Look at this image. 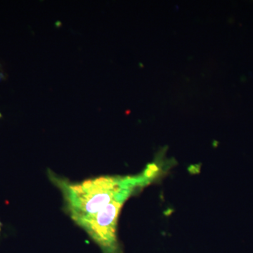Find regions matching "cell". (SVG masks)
<instances>
[{
    "label": "cell",
    "instance_id": "1",
    "mask_svg": "<svg viewBox=\"0 0 253 253\" xmlns=\"http://www.w3.org/2000/svg\"><path fill=\"white\" fill-rule=\"evenodd\" d=\"M49 177L62 192L71 218L79 224L115 200L126 201L136 189L147 185L156 175L146 167L135 176H101L82 183L70 182L52 172H49Z\"/></svg>",
    "mask_w": 253,
    "mask_h": 253
},
{
    "label": "cell",
    "instance_id": "2",
    "mask_svg": "<svg viewBox=\"0 0 253 253\" xmlns=\"http://www.w3.org/2000/svg\"><path fill=\"white\" fill-rule=\"evenodd\" d=\"M126 200L116 199L78 225L89 234L101 253H123L117 236L118 216Z\"/></svg>",
    "mask_w": 253,
    "mask_h": 253
}]
</instances>
